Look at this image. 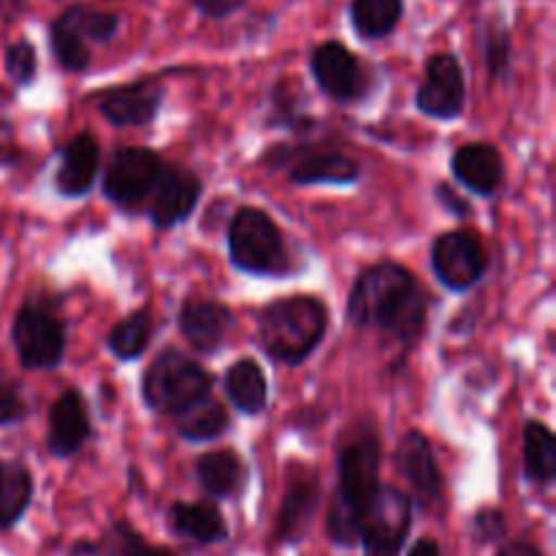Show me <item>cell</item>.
Returning <instances> with one entry per match:
<instances>
[{"label":"cell","mask_w":556,"mask_h":556,"mask_svg":"<svg viewBox=\"0 0 556 556\" xmlns=\"http://www.w3.org/2000/svg\"><path fill=\"white\" fill-rule=\"evenodd\" d=\"M348 320L353 329H375L400 345H413L427 324V296L410 269L396 261H380L353 282Z\"/></svg>","instance_id":"cell-1"},{"label":"cell","mask_w":556,"mask_h":556,"mask_svg":"<svg viewBox=\"0 0 556 556\" xmlns=\"http://www.w3.org/2000/svg\"><path fill=\"white\" fill-rule=\"evenodd\" d=\"M407 556H443V554H440V546L432 541V538H421V541H416V546L410 548V554Z\"/></svg>","instance_id":"cell-41"},{"label":"cell","mask_w":556,"mask_h":556,"mask_svg":"<svg viewBox=\"0 0 556 556\" xmlns=\"http://www.w3.org/2000/svg\"><path fill=\"white\" fill-rule=\"evenodd\" d=\"M320 505V476L304 462H288L286 492L275 521L277 543H299L307 535Z\"/></svg>","instance_id":"cell-13"},{"label":"cell","mask_w":556,"mask_h":556,"mask_svg":"<svg viewBox=\"0 0 556 556\" xmlns=\"http://www.w3.org/2000/svg\"><path fill=\"white\" fill-rule=\"evenodd\" d=\"M68 556H106V552H103V546H98V543L79 541L74 548H71Z\"/></svg>","instance_id":"cell-42"},{"label":"cell","mask_w":556,"mask_h":556,"mask_svg":"<svg viewBox=\"0 0 556 556\" xmlns=\"http://www.w3.org/2000/svg\"><path fill=\"white\" fill-rule=\"evenodd\" d=\"M489 258L481 239L472 231L456 228V231L440 233L432 242V271L440 286L454 293L470 291L486 275Z\"/></svg>","instance_id":"cell-11"},{"label":"cell","mask_w":556,"mask_h":556,"mask_svg":"<svg viewBox=\"0 0 556 556\" xmlns=\"http://www.w3.org/2000/svg\"><path fill=\"white\" fill-rule=\"evenodd\" d=\"M497 556H543V552L527 541H510L500 548Z\"/></svg>","instance_id":"cell-40"},{"label":"cell","mask_w":556,"mask_h":556,"mask_svg":"<svg viewBox=\"0 0 556 556\" xmlns=\"http://www.w3.org/2000/svg\"><path fill=\"white\" fill-rule=\"evenodd\" d=\"M525 476L535 486H548L556 476V440L543 421L525 427Z\"/></svg>","instance_id":"cell-26"},{"label":"cell","mask_w":556,"mask_h":556,"mask_svg":"<svg viewBox=\"0 0 556 556\" xmlns=\"http://www.w3.org/2000/svg\"><path fill=\"white\" fill-rule=\"evenodd\" d=\"M33 500V476L22 462H0V530H11Z\"/></svg>","instance_id":"cell-25"},{"label":"cell","mask_w":556,"mask_h":556,"mask_svg":"<svg viewBox=\"0 0 556 556\" xmlns=\"http://www.w3.org/2000/svg\"><path fill=\"white\" fill-rule=\"evenodd\" d=\"M478 47H481L483 65L492 79H508L510 60H514V41H510L508 22L500 14L486 16L478 30Z\"/></svg>","instance_id":"cell-28"},{"label":"cell","mask_w":556,"mask_h":556,"mask_svg":"<svg viewBox=\"0 0 556 556\" xmlns=\"http://www.w3.org/2000/svg\"><path fill=\"white\" fill-rule=\"evenodd\" d=\"M413 527V503L402 489L380 486L362 527L364 556H400Z\"/></svg>","instance_id":"cell-10"},{"label":"cell","mask_w":556,"mask_h":556,"mask_svg":"<svg viewBox=\"0 0 556 556\" xmlns=\"http://www.w3.org/2000/svg\"><path fill=\"white\" fill-rule=\"evenodd\" d=\"M179 331L188 340L193 351L217 353L226 342L228 331L233 329V313L220 302H206V299H188L179 307Z\"/></svg>","instance_id":"cell-18"},{"label":"cell","mask_w":556,"mask_h":556,"mask_svg":"<svg viewBox=\"0 0 556 556\" xmlns=\"http://www.w3.org/2000/svg\"><path fill=\"white\" fill-rule=\"evenodd\" d=\"M204 185L193 172L168 166L166 177L161 179L152 199L147 201V217L155 228H174L188 220L199 206Z\"/></svg>","instance_id":"cell-17"},{"label":"cell","mask_w":556,"mask_h":556,"mask_svg":"<svg viewBox=\"0 0 556 556\" xmlns=\"http://www.w3.org/2000/svg\"><path fill=\"white\" fill-rule=\"evenodd\" d=\"M25 3H27V0H0V5H3L9 14H20V11L25 9Z\"/></svg>","instance_id":"cell-43"},{"label":"cell","mask_w":556,"mask_h":556,"mask_svg":"<svg viewBox=\"0 0 556 556\" xmlns=\"http://www.w3.org/2000/svg\"><path fill=\"white\" fill-rule=\"evenodd\" d=\"M20 147H16L14 125L0 117V166H16L20 163Z\"/></svg>","instance_id":"cell-39"},{"label":"cell","mask_w":556,"mask_h":556,"mask_svg":"<svg viewBox=\"0 0 556 556\" xmlns=\"http://www.w3.org/2000/svg\"><path fill=\"white\" fill-rule=\"evenodd\" d=\"M212 386L215 378L195 358L168 348L147 367L141 378V400L152 413L177 418L199 402L210 400Z\"/></svg>","instance_id":"cell-5"},{"label":"cell","mask_w":556,"mask_h":556,"mask_svg":"<svg viewBox=\"0 0 556 556\" xmlns=\"http://www.w3.org/2000/svg\"><path fill=\"white\" fill-rule=\"evenodd\" d=\"M380 440L372 427L348 429L337 445V489L326 530L337 546H356L375 494L380 492Z\"/></svg>","instance_id":"cell-2"},{"label":"cell","mask_w":556,"mask_h":556,"mask_svg":"<svg viewBox=\"0 0 556 556\" xmlns=\"http://www.w3.org/2000/svg\"><path fill=\"white\" fill-rule=\"evenodd\" d=\"M223 389L233 410L242 416H261L269 405V383L255 358H239L223 375Z\"/></svg>","instance_id":"cell-21"},{"label":"cell","mask_w":556,"mask_h":556,"mask_svg":"<svg viewBox=\"0 0 556 556\" xmlns=\"http://www.w3.org/2000/svg\"><path fill=\"white\" fill-rule=\"evenodd\" d=\"M3 65H5V76H9L11 85L20 87V90H25V87H30L33 79L38 76L36 47H33L27 38H20V41L9 43V47H5Z\"/></svg>","instance_id":"cell-34"},{"label":"cell","mask_w":556,"mask_h":556,"mask_svg":"<svg viewBox=\"0 0 556 556\" xmlns=\"http://www.w3.org/2000/svg\"><path fill=\"white\" fill-rule=\"evenodd\" d=\"M228 424H231V418H228L226 407L210 396V400L199 402L182 416H177V432L188 443H210L226 432Z\"/></svg>","instance_id":"cell-30"},{"label":"cell","mask_w":556,"mask_h":556,"mask_svg":"<svg viewBox=\"0 0 556 556\" xmlns=\"http://www.w3.org/2000/svg\"><path fill=\"white\" fill-rule=\"evenodd\" d=\"M195 478L204 494L215 500H231L244 489L248 470L231 448H220L195 459Z\"/></svg>","instance_id":"cell-22"},{"label":"cell","mask_w":556,"mask_h":556,"mask_svg":"<svg viewBox=\"0 0 556 556\" xmlns=\"http://www.w3.org/2000/svg\"><path fill=\"white\" fill-rule=\"evenodd\" d=\"M92 434L90 410L79 391L68 389L52 402L49 407V432L47 448L54 459H71L85 448V443Z\"/></svg>","instance_id":"cell-15"},{"label":"cell","mask_w":556,"mask_h":556,"mask_svg":"<svg viewBox=\"0 0 556 556\" xmlns=\"http://www.w3.org/2000/svg\"><path fill=\"white\" fill-rule=\"evenodd\" d=\"M396 470L413 489L424 508H432L443 500V476L434 459L432 443L421 432H407L396 445Z\"/></svg>","instance_id":"cell-16"},{"label":"cell","mask_w":556,"mask_h":556,"mask_svg":"<svg viewBox=\"0 0 556 556\" xmlns=\"http://www.w3.org/2000/svg\"><path fill=\"white\" fill-rule=\"evenodd\" d=\"M309 71L320 92L342 106L364 101L375 90V71L342 41L318 43L309 54Z\"/></svg>","instance_id":"cell-8"},{"label":"cell","mask_w":556,"mask_h":556,"mask_svg":"<svg viewBox=\"0 0 556 556\" xmlns=\"http://www.w3.org/2000/svg\"><path fill=\"white\" fill-rule=\"evenodd\" d=\"M65 22H68L71 30L92 47V43H109L119 33V16L114 11L96 9V5L87 3H71L68 9L60 11Z\"/></svg>","instance_id":"cell-31"},{"label":"cell","mask_w":556,"mask_h":556,"mask_svg":"<svg viewBox=\"0 0 556 556\" xmlns=\"http://www.w3.org/2000/svg\"><path fill=\"white\" fill-rule=\"evenodd\" d=\"M30 405L14 380H0V427H14L25 421Z\"/></svg>","instance_id":"cell-35"},{"label":"cell","mask_w":556,"mask_h":556,"mask_svg":"<svg viewBox=\"0 0 556 556\" xmlns=\"http://www.w3.org/2000/svg\"><path fill=\"white\" fill-rule=\"evenodd\" d=\"M11 342L25 369H58L65 358V320L52 302L30 299L11 320Z\"/></svg>","instance_id":"cell-6"},{"label":"cell","mask_w":556,"mask_h":556,"mask_svg":"<svg viewBox=\"0 0 556 556\" xmlns=\"http://www.w3.org/2000/svg\"><path fill=\"white\" fill-rule=\"evenodd\" d=\"M228 258L253 277H286L296 271L286 233L258 206H242L228 223Z\"/></svg>","instance_id":"cell-4"},{"label":"cell","mask_w":556,"mask_h":556,"mask_svg":"<svg viewBox=\"0 0 556 556\" xmlns=\"http://www.w3.org/2000/svg\"><path fill=\"white\" fill-rule=\"evenodd\" d=\"M172 163L150 147H123L103 172V195L125 212L144 210Z\"/></svg>","instance_id":"cell-7"},{"label":"cell","mask_w":556,"mask_h":556,"mask_svg":"<svg viewBox=\"0 0 556 556\" xmlns=\"http://www.w3.org/2000/svg\"><path fill=\"white\" fill-rule=\"evenodd\" d=\"M47 38H49V52H52L54 63H58L60 68L68 71V74H85V71L90 68L92 63L90 47H87V43L71 30L68 22H65L60 14L49 22Z\"/></svg>","instance_id":"cell-32"},{"label":"cell","mask_w":556,"mask_h":556,"mask_svg":"<svg viewBox=\"0 0 556 556\" xmlns=\"http://www.w3.org/2000/svg\"><path fill=\"white\" fill-rule=\"evenodd\" d=\"M329 331V309L318 296L296 293L266 304L258 313V345L271 362L299 367Z\"/></svg>","instance_id":"cell-3"},{"label":"cell","mask_w":556,"mask_h":556,"mask_svg":"<svg viewBox=\"0 0 556 556\" xmlns=\"http://www.w3.org/2000/svg\"><path fill=\"white\" fill-rule=\"evenodd\" d=\"M152 334H155V320H152L150 309H136V313L125 315L112 331H109L106 348L114 358L119 362H136L144 356L150 348Z\"/></svg>","instance_id":"cell-27"},{"label":"cell","mask_w":556,"mask_h":556,"mask_svg":"<svg viewBox=\"0 0 556 556\" xmlns=\"http://www.w3.org/2000/svg\"><path fill=\"white\" fill-rule=\"evenodd\" d=\"M351 25L364 41L389 38L405 16V0H351Z\"/></svg>","instance_id":"cell-24"},{"label":"cell","mask_w":556,"mask_h":556,"mask_svg":"<svg viewBox=\"0 0 556 556\" xmlns=\"http://www.w3.org/2000/svg\"><path fill=\"white\" fill-rule=\"evenodd\" d=\"M101 147L90 134H79L60 150V166L54 172V190L63 199H85L98 182Z\"/></svg>","instance_id":"cell-19"},{"label":"cell","mask_w":556,"mask_h":556,"mask_svg":"<svg viewBox=\"0 0 556 556\" xmlns=\"http://www.w3.org/2000/svg\"><path fill=\"white\" fill-rule=\"evenodd\" d=\"M266 161L286 172L293 185H356L362 179V166L356 157L324 144L271 147Z\"/></svg>","instance_id":"cell-9"},{"label":"cell","mask_w":556,"mask_h":556,"mask_svg":"<svg viewBox=\"0 0 556 556\" xmlns=\"http://www.w3.org/2000/svg\"><path fill=\"white\" fill-rule=\"evenodd\" d=\"M503 532H505V521L500 510H481V514L472 519V535H476L481 543L497 541Z\"/></svg>","instance_id":"cell-36"},{"label":"cell","mask_w":556,"mask_h":556,"mask_svg":"<svg viewBox=\"0 0 556 556\" xmlns=\"http://www.w3.org/2000/svg\"><path fill=\"white\" fill-rule=\"evenodd\" d=\"M193 9L206 20H226V16L237 14L239 9L248 5V0H190Z\"/></svg>","instance_id":"cell-38"},{"label":"cell","mask_w":556,"mask_h":556,"mask_svg":"<svg viewBox=\"0 0 556 556\" xmlns=\"http://www.w3.org/2000/svg\"><path fill=\"white\" fill-rule=\"evenodd\" d=\"M168 525L179 538L210 546L228 538L226 519L212 503H174L168 510Z\"/></svg>","instance_id":"cell-23"},{"label":"cell","mask_w":556,"mask_h":556,"mask_svg":"<svg viewBox=\"0 0 556 556\" xmlns=\"http://www.w3.org/2000/svg\"><path fill=\"white\" fill-rule=\"evenodd\" d=\"M266 123L275 125V128L293 130V134H307V130L318 125L313 114L304 109V96L299 81H280V85H275Z\"/></svg>","instance_id":"cell-29"},{"label":"cell","mask_w":556,"mask_h":556,"mask_svg":"<svg viewBox=\"0 0 556 556\" xmlns=\"http://www.w3.org/2000/svg\"><path fill=\"white\" fill-rule=\"evenodd\" d=\"M434 195H438L440 206H443L448 215L459 217V220H465V217L472 215V204L467 199H462L459 193H456L454 188H451L448 182H440L438 188H434Z\"/></svg>","instance_id":"cell-37"},{"label":"cell","mask_w":556,"mask_h":556,"mask_svg":"<svg viewBox=\"0 0 556 556\" xmlns=\"http://www.w3.org/2000/svg\"><path fill=\"white\" fill-rule=\"evenodd\" d=\"M103 552H106V556H174L166 548H157L152 543H147L125 519H117L109 527Z\"/></svg>","instance_id":"cell-33"},{"label":"cell","mask_w":556,"mask_h":556,"mask_svg":"<svg viewBox=\"0 0 556 556\" xmlns=\"http://www.w3.org/2000/svg\"><path fill=\"white\" fill-rule=\"evenodd\" d=\"M418 112L432 119H456L467 106V79L454 52H434L416 92Z\"/></svg>","instance_id":"cell-12"},{"label":"cell","mask_w":556,"mask_h":556,"mask_svg":"<svg viewBox=\"0 0 556 556\" xmlns=\"http://www.w3.org/2000/svg\"><path fill=\"white\" fill-rule=\"evenodd\" d=\"M166 87L157 79H136L128 85L109 87L96 98V106L114 128H147L163 109Z\"/></svg>","instance_id":"cell-14"},{"label":"cell","mask_w":556,"mask_h":556,"mask_svg":"<svg viewBox=\"0 0 556 556\" xmlns=\"http://www.w3.org/2000/svg\"><path fill=\"white\" fill-rule=\"evenodd\" d=\"M451 172L454 177L465 185L470 193L489 199L500 190L505 179V163L503 155L494 144L486 141H470V144H462L459 150L451 157Z\"/></svg>","instance_id":"cell-20"}]
</instances>
